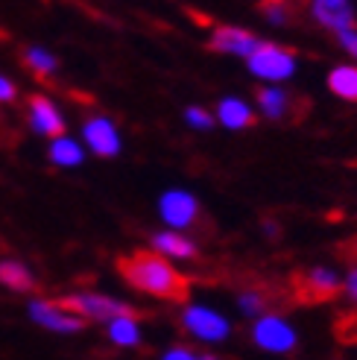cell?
Wrapping results in <instances>:
<instances>
[{"label": "cell", "mask_w": 357, "mask_h": 360, "mask_svg": "<svg viewBox=\"0 0 357 360\" xmlns=\"http://www.w3.org/2000/svg\"><path fill=\"white\" fill-rule=\"evenodd\" d=\"M109 337L115 340L117 346H138L141 343V331L135 316H120L109 322Z\"/></svg>", "instance_id": "2e32d148"}, {"label": "cell", "mask_w": 357, "mask_h": 360, "mask_svg": "<svg viewBox=\"0 0 357 360\" xmlns=\"http://www.w3.org/2000/svg\"><path fill=\"white\" fill-rule=\"evenodd\" d=\"M9 100H15V85L6 77H0V103H9Z\"/></svg>", "instance_id": "d4e9b609"}, {"label": "cell", "mask_w": 357, "mask_h": 360, "mask_svg": "<svg viewBox=\"0 0 357 360\" xmlns=\"http://www.w3.org/2000/svg\"><path fill=\"white\" fill-rule=\"evenodd\" d=\"M287 94L281 91V88H261L258 91V103H261V112L266 115V117H273V120H278V117H284V112H287Z\"/></svg>", "instance_id": "e0dca14e"}, {"label": "cell", "mask_w": 357, "mask_h": 360, "mask_svg": "<svg viewBox=\"0 0 357 360\" xmlns=\"http://www.w3.org/2000/svg\"><path fill=\"white\" fill-rule=\"evenodd\" d=\"M266 18L275 21V24H284V21H287V12H284L281 6H266Z\"/></svg>", "instance_id": "484cf974"}, {"label": "cell", "mask_w": 357, "mask_h": 360, "mask_svg": "<svg viewBox=\"0 0 357 360\" xmlns=\"http://www.w3.org/2000/svg\"><path fill=\"white\" fill-rule=\"evenodd\" d=\"M30 117H32V126L39 129L41 135H50V138H59L65 132V120L62 115L56 112V105L44 97H32L30 100Z\"/></svg>", "instance_id": "7c38bea8"}, {"label": "cell", "mask_w": 357, "mask_h": 360, "mask_svg": "<svg viewBox=\"0 0 357 360\" xmlns=\"http://www.w3.org/2000/svg\"><path fill=\"white\" fill-rule=\"evenodd\" d=\"M62 311H67L70 316L74 314H82V316H91V319H120V316H132L135 311L129 304H123L117 299H109V296H97V293H88V296H67V299H59L56 302Z\"/></svg>", "instance_id": "3957f363"}, {"label": "cell", "mask_w": 357, "mask_h": 360, "mask_svg": "<svg viewBox=\"0 0 357 360\" xmlns=\"http://www.w3.org/2000/svg\"><path fill=\"white\" fill-rule=\"evenodd\" d=\"M50 158L62 167H77L82 161V150H79V143H74L70 138H56L50 147Z\"/></svg>", "instance_id": "ac0fdd59"}, {"label": "cell", "mask_w": 357, "mask_h": 360, "mask_svg": "<svg viewBox=\"0 0 357 360\" xmlns=\"http://www.w3.org/2000/svg\"><path fill=\"white\" fill-rule=\"evenodd\" d=\"M340 41H343V47L351 53V56L357 59V30H349V32H343V35H340Z\"/></svg>", "instance_id": "603a6c76"}, {"label": "cell", "mask_w": 357, "mask_h": 360, "mask_svg": "<svg viewBox=\"0 0 357 360\" xmlns=\"http://www.w3.org/2000/svg\"><path fill=\"white\" fill-rule=\"evenodd\" d=\"M217 115H220V123L228 126V129H243V126L252 123V109H249V105L243 100H238V97L223 100Z\"/></svg>", "instance_id": "4fadbf2b"}, {"label": "cell", "mask_w": 357, "mask_h": 360, "mask_svg": "<svg viewBox=\"0 0 357 360\" xmlns=\"http://www.w3.org/2000/svg\"><path fill=\"white\" fill-rule=\"evenodd\" d=\"M261 41L255 39L252 32L246 30H238V27H220L217 32H214L211 39V50H220V53H231V56H252L255 47Z\"/></svg>", "instance_id": "9c48e42d"}, {"label": "cell", "mask_w": 357, "mask_h": 360, "mask_svg": "<svg viewBox=\"0 0 357 360\" xmlns=\"http://www.w3.org/2000/svg\"><path fill=\"white\" fill-rule=\"evenodd\" d=\"M313 9V18L323 27L334 30V32H349L354 30V12L349 4H343V0H316V4L311 6Z\"/></svg>", "instance_id": "30bf717a"}, {"label": "cell", "mask_w": 357, "mask_h": 360, "mask_svg": "<svg viewBox=\"0 0 357 360\" xmlns=\"http://www.w3.org/2000/svg\"><path fill=\"white\" fill-rule=\"evenodd\" d=\"M249 70L261 79H270V82H278V79H287L293 77L296 70V59L290 50H284L278 44H258L255 53L249 56Z\"/></svg>", "instance_id": "7a4b0ae2"}, {"label": "cell", "mask_w": 357, "mask_h": 360, "mask_svg": "<svg viewBox=\"0 0 357 360\" xmlns=\"http://www.w3.org/2000/svg\"><path fill=\"white\" fill-rule=\"evenodd\" d=\"M337 287H340V278L325 266H313L311 273L296 278V293L301 302H325L337 293Z\"/></svg>", "instance_id": "8992f818"}, {"label": "cell", "mask_w": 357, "mask_h": 360, "mask_svg": "<svg viewBox=\"0 0 357 360\" xmlns=\"http://www.w3.org/2000/svg\"><path fill=\"white\" fill-rule=\"evenodd\" d=\"M24 62H27V68L32 70L35 77H47V74H53V70H56V59H53L47 50H39V47L27 50Z\"/></svg>", "instance_id": "ffe728a7"}, {"label": "cell", "mask_w": 357, "mask_h": 360, "mask_svg": "<svg viewBox=\"0 0 357 360\" xmlns=\"http://www.w3.org/2000/svg\"><path fill=\"white\" fill-rule=\"evenodd\" d=\"M155 249L158 252H164V255H173V258H193L196 255V246L182 238V235H176V231H158V235L152 238Z\"/></svg>", "instance_id": "5bb4252c"}, {"label": "cell", "mask_w": 357, "mask_h": 360, "mask_svg": "<svg viewBox=\"0 0 357 360\" xmlns=\"http://www.w3.org/2000/svg\"><path fill=\"white\" fill-rule=\"evenodd\" d=\"M0 284L12 287V290H32V276L27 273V266L4 261L0 264Z\"/></svg>", "instance_id": "d6986e66"}, {"label": "cell", "mask_w": 357, "mask_h": 360, "mask_svg": "<svg viewBox=\"0 0 357 360\" xmlns=\"http://www.w3.org/2000/svg\"><path fill=\"white\" fill-rule=\"evenodd\" d=\"M252 337H255V343L266 352H290L296 346V331L284 322L281 316L275 314H266L255 322V328H252Z\"/></svg>", "instance_id": "277c9868"}, {"label": "cell", "mask_w": 357, "mask_h": 360, "mask_svg": "<svg viewBox=\"0 0 357 360\" xmlns=\"http://www.w3.org/2000/svg\"><path fill=\"white\" fill-rule=\"evenodd\" d=\"M240 308H243V314H264V299L258 293H243Z\"/></svg>", "instance_id": "7402d4cb"}, {"label": "cell", "mask_w": 357, "mask_h": 360, "mask_svg": "<svg viewBox=\"0 0 357 360\" xmlns=\"http://www.w3.org/2000/svg\"><path fill=\"white\" fill-rule=\"evenodd\" d=\"M120 273L138 290L152 293L158 299L185 302L188 296V278L155 252H135L129 258H120Z\"/></svg>", "instance_id": "6da1fadb"}, {"label": "cell", "mask_w": 357, "mask_h": 360, "mask_svg": "<svg viewBox=\"0 0 357 360\" xmlns=\"http://www.w3.org/2000/svg\"><path fill=\"white\" fill-rule=\"evenodd\" d=\"M32 319L41 322L44 328H53V331H62V334H70V331H82L85 319L82 316H70L67 311H62L56 302H32L30 308Z\"/></svg>", "instance_id": "ba28073f"}, {"label": "cell", "mask_w": 357, "mask_h": 360, "mask_svg": "<svg viewBox=\"0 0 357 360\" xmlns=\"http://www.w3.org/2000/svg\"><path fill=\"white\" fill-rule=\"evenodd\" d=\"M200 360H220V357H211V354H205V357H200Z\"/></svg>", "instance_id": "83f0119b"}, {"label": "cell", "mask_w": 357, "mask_h": 360, "mask_svg": "<svg viewBox=\"0 0 357 360\" xmlns=\"http://www.w3.org/2000/svg\"><path fill=\"white\" fill-rule=\"evenodd\" d=\"M185 328L193 334V337H200V340H208V343H217V340H226L231 326H228V319L217 311H211V308H202V304H196V308H188L185 316Z\"/></svg>", "instance_id": "5b68a950"}, {"label": "cell", "mask_w": 357, "mask_h": 360, "mask_svg": "<svg viewBox=\"0 0 357 360\" xmlns=\"http://www.w3.org/2000/svg\"><path fill=\"white\" fill-rule=\"evenodd\" d=\"M185 120L193 126V129H211V126H214V117L205 109H188L185 112Z\"/></svg>", "instance_id": "44dd1931"}, {"label": "cell", "mask_w": 357, "mask_h": 360, "mask_svg": "<svg viewBox=\"0 0 357 360\" xmlns=\"http://www.w3.org/2000/svg\"><path fill=\"white\" fill-rule=\"evenodd\" d=\"M85 141L97 155H117V150H120V138H117L115 123L105 117H94L85 123Z\"/></svg>", "instance_id": "8fae6325"}, {"label": "cell", "mask_w": 357, "mask_h": 360, "mask_svg": "<svg viewBox=\"0 0 357 360\" xmlns=\"http://www.w3.org/2000/svg\"><path fill=\"white\" fill-rule=\"evenodd\" d=\"M164 360H200V357H196L190 349H182V346H178V349H170V352L164 354Z\"/></svg>", "instance_id": "cb8c5ba5"}, {"label": "cell", "mask_w": 357, "mask_h": 360, "mask_svg": "<svg viewBox=\"0 0 357 360\" xmlns=\"http://www.w3.org/2000/svg\"><path fill=\"white\" fill-rule=\"evenodd\" d=\"M346 290H349V296L357 302V266L351 269V273H349V278H346Z\"/></svg>", "instance_id": "4316f807"}, {"label": "cell", "mask_w": 357, "mask_h": 360, "mask_svg": "<svg viewBox=\"0 0 357 360\" xmlns=\"http://www.w3.org/2000/svg\"><path fill=\"white\" fill-rule=\"evenodd\" d=\"M328 88L343 100H357V68H351V65L334 68L328 77Z\"/></svg>", "instance_id": "9a60e30c"}, {"label": "cell", "mask_w": 357, "mask_h": 360, "mask_svg": "<svg viewBox=\"0 0 357 360\" xmlns=\"http://www.w3.org/2000/svg\"><path fill=\"white\" fill-rule=\"evenodd\" d=\"M162 217L173 226V229H185L196 220V214H200V202L193 200L188 191H167L162 196Z\"/></svg>", "instance_id": "52a82bcc"}]
</instances>
